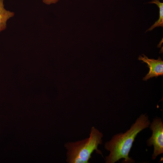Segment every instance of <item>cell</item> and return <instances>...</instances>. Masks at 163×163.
I'll use <instances>...</instances> for the list:
<instances>
[{"instance_id": "6", "label": "cell", "mask_w": 163, "mask_h": 163, "mask_svg": "<svg viewBox=\"0 0 163 163\" xmlns=\"http://www.w3.org/2000/svg\"><path fill=\"white\" fill-rule=\"evenodd\" d=\"M149 4H156L159 9V18L155 22L154 24L147 29L145 33L152 30L156 27H163V3L161 2L159 0H153L148 3Z\"/></svg>"}, {"instance_id": "2", "label": "cell", "mask_w": 163, "mask_h": 163, "mask_svg": "<svg viewBox=\"0 0 163 163\" xmlns=\"http://www.w3.org/2000/svg\"><path fill=\"white\" fill-rule=\"evenodd\" d=\"M103 133L94 126L90 130L89 137L75 142H67L64 144L67 150L66 161L69 163H89L92 153L102 155L98 149L102 143Z\"/></svg>"}, {"instance_id": "4", "label": "cell", "mask_w": 163, "mask_h": 163, "mask_svg": "<svg viewBox=\"0 0 163 163\" xmlns=\"http://www.w3.org/2000/svg\"><path fill=\"white\" fill-rule=\"evenodd\" d=\"M142 57L139 55L138 59L142 60L143 62L146 63L147 67L149 68V73L143 78V80L147 81L154 77H157L163 75V61L161 58L159 57L157 59H149L144 54Z\"/></svg>"}, {"instance_id": "5", "label": "cell", "mask_w": 163, "mask_h": 163, "mask_svg": "<svg viewBox=\"0 0 163 163\" xmlns=\"http://www.w3.org/2000/svg\"><path fill=\"white\" fill-rule=\"evenodd\" d=\"M3 2L4 0H0V33L6 28L7 20L14 14V12L5 9Z\"/></svg>"}, {"instance_id": "3", "label": "cell", "mask_w": 163, "mask_h": 163, "mask_svg": "<svg viewBox=\"0 0 163 163\" xmlns=\"http://www.w3.org/2000/svg\"><path fill=\"white\" fill-rule=\"evenodd\" d=\"M149 127L152 134L146 141L147 146L154 147L152 158L155 160L158 155L163 153V123L161 119L156 117L150 123Z\"/></svg>"}, {"instance_id": "7", "label": "cell", "mask_w": 163, "mask_h": 163, "mask_svg": "<svg viewBox=\"0 0 163 163\" xmlns=\"http://www.w3.org/2000/svg\"><path fill=\"white\" fill-rule=\"evenodd\" d=\"M59 0H42V2L47 5H50L55 4Z\"/></svg>"}, {"instance_id": "1", "label": "cell", "mask_w": 163, "mask_h": 163, "mask_svg": "<svg viewBox=\"0 0 163 163\" xmlns=\"http://www.w3.org/2000/svg\"><path fill=\"white\" fill-rule=\"evenodd\" d=\"M150 123L147 114H142L126 132L113 135L104 144L105 149L110 152L105 157V162L114 163L123 158V163H134V160L129 156L133 143L138 134L149 127Z\"/></svg>"}]
</instances>
